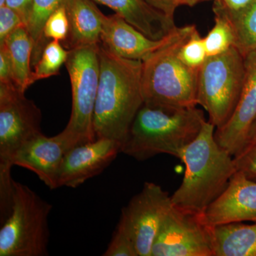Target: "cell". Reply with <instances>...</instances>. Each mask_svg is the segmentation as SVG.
<instances>
[{"label":"cell","instance_id":"cell-35","mask_svg":"<svg viewBox=\"0 0 256 256\" xmlns=\"http://www.w3.org/2000/svg\"><path fill=\"white\" fill-rule=\"evenodd\" d=\"M5 4V0H0V6Z\"/></svg>","mask_w":256,"mask_h":256},{"label":"cell","instance_id":"cell-8","mask_svg":"<svg viewBox=\"0 0 256 256\" xmlns=\"http://www.w3.org/2000/svg\"><path fill=\"white\" fill-rule=\"evenodd\" d=\"M41 110L14 84H0V186L12 184V159L28 141L42 134Z\"/></svg>","mask_w":256,"mask_h":256},{"label":"cell","instance_id":"cell-15","mask_svg":"<svg viewBox=\"0 0 256 256\" xmlns=\"http://www.w3.org/2000/svg\"><path fill=\"white\" fill-rule=\"evenodd\" d=\"M68 150L58 136L48 138L42 133L16 152L12 164L33 172L47 188L56 190L60 164Z\"/></svg>","mask_w":256,"mask_h":256},{"label":"cell","instance_id":"cell-23","mask_svg":"<svg viewBox=\"0 0 256 256\" xmlns=\"http://www.w3.org/2000/svg\"><path fill=\"white\" fill-rule=\"evenodd\" d=\"M214 13V26L204 38L208 57L222 54L235 45L233 30L226 18Z\"/></svg>","mask_w":256,"mask_h":256},{"label":"cell","instance_id":"cell-7","mask_svg":"<svg viewBox=\"0 0 256 256\" xmlns=\"http://www.w3.org/2000/svg\"><path fill=\"white\" fill-rule=\"evenodd\" d=\"M246 77L245 56L235 46L210 56L198 70V106L218 128L230 118L240 97Z\"/></svg>","mask_w":256,"mask_h":256},{"label":"cell","instance_id":"cell-25","mask_svg":"<svg viewBox=\"0 0 256 256\" xmlns=\"http://www.w3.org/2000/svg\"><path fill=\"white\" fill-rule=\"evenodd\" d=\"M68 15L65 6H62L46 20L44 28V36L48 42L56 40L63 43L68 36Z\"/></svg>","mask_w":256,"mask_h":256},{"label":"cell","instance_id":"cell-34","mask_svg":"<svg viewBox=\"0 0 256 256\" xmlns=\"http://www.w3.org/2000/svg\"><path fill=\"white\" fill-rule=\"evenodd\" d=\"M256 143V120L254 122V126L249 132L247 142L244 146V149L246 146H252ZM242 149V150H244Z\"/></svg>","mask_w":256,"mask_h":256},{"label":"cell","instance_id":"cell-19","mask_svg":"<svg viewBox=\"0 0 256 256\" xmlns=\"http://www.w3.org/2000/svg\"><path fill=\"white\" fill-rule=\"evenodd\" d=\"M1 46L5 47L11 60L15 85L22 92H26L34 84L32 69L33 44L26 26H18Z\"/></svg>","mask_w":256,"mask_h":256},{"label":"cell","instance_id":"cell-21","mask_svg":"<svg viewBox=\"0 0 256 256\" xmlns=\"http://www.w3.org/2000/svg\"><path fill=\"white\" fill-rule=\"evenodd\" d=\"M214 12L226 18L233 30L235 46L245 56L256 50V0L247 9L239 12H230L214 4Z\"/></svg>","mask_w":256,"mask_h":256},{"label":"cell","instance_id":"cell-10","mask_svg":"<svg viewBox=\"0 0 256 256\" xmlns=\"http://www.w3.org/2000/svg\"><path fill=\"white\" fill-rule=\"evenodd\" d=\"M151 256H214L210 227L200 216L172 205L160 224Z\"/></svg>","mask_w":256,"mask_h":256},{"label":"cell","instance_id":"cell-14","mask_svg":"<svg viewBox=\"0 0 256 256\" xmlns=\"http://www.w3.org/2000/svg\"><path fill=\"white\" fill-rule=\"evenodd\" d=\"M178 28L159 40H152L130 24L120 15L104 16L100 44L114 55L127 60H142L170 43Z\"/></svg>","mask_w":256,"mask_h":256},{"label":"cell","instance_id":"cell-24","mask_svg":"<svg viewBox=\"0 0 256 256\" xmlns=\"http://www.w3.org/2000/svg\"><path fill=\"white\" fill-rule=\"evenodd\" d=\"M178 56L184 63L192 68L200 69L206 62L207 56L204 38L196 30L182 45Z\"/></svg>","mask_w":256,"mask_h":256},{"label":"cell","instance_id":"cell-5","mask_svg":"<svg viewBox=\"0 0 256 256\" xmlns=\"http://www.w3.org/2000/svg\"><path fill=\"white\" fill-rule=\"evenodd\" d=\"M52 204L14 181L9 216L0 228V256H47Z\"/></svg>","mask_w":256,"mask_h":256},{"label":"cell","instance_id":"cell-26","mask_svg":"<svg viewBox=\"0 0 256 256\" xmlns=\"http://www.w3.org/2000/svg\"><path fill=\"white\" fill-rule=\"evenodd\" d=\"M104 256H138L132 239L122 228L116 226Z\"/></svg>","mask_w":256,"mask_h":256},{"label":"cell","instance_id":"cell-22","mask_svg":"<svg viewBox=\"0 0 256 256\" xmlns=\"http://www.w3.org/2000/svg\"><path fill=\"white\" fill-rule=\"evenodd\" d=\"M68 50L60 42L52 40L47 44L40 60L34 66L32 82L58 75L68 58Z\"/></svg>","mask_w":256,"mask_h":256},{"label":"cell","instance_id":"cell-6","mask_svg":"<svg viewBox=\"0 0 256 256\" xmlns=\"http://www.w3.org/2000/svg\"><path fill=\"white\" fill-rule=\"evenodd\" d=\"M99 44L68 50L65 66L72 86V112L68 124L56 134L68 150L96 140L94 118L100 78Z\"/></svg>","mask_w":256,"mask_h":256},{"label":"cell","instance_id":"cell-30","mask_svg":"<svg viewBox=\"0 0 256 256\" xmlns=\"http://www.w3.org/2000/svg\"><path fill=\"white\" fill-rule=\"evenodd\" d=\"M256 0H214V4L230 12H239L247 9Z\"/></svg>","mask_w":256,"mask_h":256},{"label":"cell","instance_id":"cell-13","mask_svg":"<svg viewBox=\"0 0 256 256\" xmlns=\"http://www.w3.org/2000/svg\"><path fill=\"white\" fill-rule=\"evenodd\" d=\"M200 218L210 227L237 222H256V182L236 171L226 188Z\"/></svg>","mask_w":256,"mask_h":256},{"label":"cell","instance_id":"cell-32","mask_svg":"<svg viewBox=\"0 0 256 256\" xmlns=\"http://www.w3.org/2000/svg\"><path fill=\"white\" fill-rule=\"evenodd\" d=\"M31 1L32 0H5V4L14 10L21 16L25 24Z\"/></svg>","mask_w":256,"mask_h":256},{"label":"cell","instance_id":"cell-2","mask_svg":"<svg viewBox=\"0 0 256 256\" xmlns=\"http://www.w3.org/2000/svg\"><path fill=\"white\" fill-rule=\"evenodd\" d=\"M215 130V126L206 121L178 158L186 169L182 182L171 196L172 203L192 214H203L237 171L234 156L216 140Z\"/></svg>","mask_w":256,"mask_h":256},{"label":"cell","instance_id":"cell-1","mask_svg":"<svg viewBox=\"0 0 256 256\" xmlns=\"http://www.w3.org/2000/svg\"><path fill=\"white\" fill-rule=\"evenodd\" d=\"M100 78L94 110L96 138L124 146L138 111L144 104L142 60L114 55L99 44ZM122 149V148H121Z\"/></svg>","mask_w":256,"mask_h":256},{"label":"cell","instance_id":"cell-3","mask_svg":"<svg viewBox=\"0 0 256 256\" xmlns=\"http://www.w3.org/2000/svg\"><path fill=\"white\" fill-rule=\"evenodd\" d=\"M196 107L159 108L144 105L136 114L121 152L144 161L160 154L180 158L206 122Z\"/></svg>","mask_w":256,"mask_h":256},{"label":"cell","instance_id":"cell-18","mask_svg":"<svg viewBox=\"0 0 256 256\" xmlns=\"http://www.w3.org/2000/svg\"><path fill=\"white\" fill-rule=\"evenodd\" d=\"M214 256H256V222L210 227Z\"/></svg>","mask_w":256,"mask_h":256},{"label":"cell","instance_id":"cell-31","mask_svg":"<svg viewBox=\"0 0 256 256\" xmlns=\"http://www.w3.org/2000/svg\"><path fill=\"white\" fill-rule=\"evenodd\" d=\"M153 8L174 20L176 6L174 0H146Z\"/></svg>","mask_w":256,"mask_h":256},{"label":"cell","instance_id":"cell-16","mask_svg":"<svg viewBox=\"0 0 256 256\" xmlns=\"http://www.w3.org/2000/svg\"><path fill=\"white\" fill-rule=\"evenodd\" d=\"M92 1L110 8L116 14L152 40H161L178 28L174 20L153 8L146 0Z\"/></svg>","mask_w":256,"mask_h":256},{"label":"cell","instance_id":"cell-20","mask_svg":"<svg viewBox=\"0 0 256 256\" xmlns=\"http://www.w3.org/2000/svg\"><path fill=\"white\" fill-rule=\"evenodd\" d=\"M66 0H32L25 26L33 44L32 66L36 65L41 58L47 44L44 36V28L48 18L56 10L65 5Z\"/></svg>","mask_w":256,"mask_h":256},{"label":"cell","instance_id":"cell-9","mask_svg":"<svg viewBox=\"0 0 256 256\" xmlns=\"http://www.w3.org/2000/svg\"><path fill=\"white\" fill-rule=\"evenodd\" d=\"M172 206L168 192L156 183L146 182L122 208L117 226L132 239L138 256H151L160 224Z\"/></svg>","mask_w":256,"mask_h":256},{"label":"cell","instance_id":"cell-33","mask_svg":"<svg viewBox=\"0 0 256 256\" xmlns=\"http://www.w3.org/2000/svg\"><path fill=\"white\" fill-rule=\"evenodd\" d=\"M208 1H214V0H176L175 4L178 8L180 6H194L200 3Z\"/></svg>","mask_w":256,"mask_h":256},{"label":"cell","instance_id":"cell-27","mask_svg":"<svg viewBox=\"0 0 256 256\" xmlns=\"http://www.w3.org/2000/svg\"><path fill=\"white\" fill-rule=\"evenodd\" d=\"M234 159L237 171L256 182V143L244 148Z\"/></svg>","mask_w":256,"mask_h":256},{"label":"cell","instance_id":"cell-29","mask_svg":"<svg viewBox=\"0 0 256 256\" xmlns=\"http://www.w3.org/2000/svg\"><path fill=\"white\" fill-rule=\"evenodd\" d=\"M14 84L11 60L4 46H0V84Z\"/></svg>","mask_w":256,"mask_h":256},{"label":"cell","instance_id":"cell-12","mask_svg":"<svg viewBox=\"0 0 256 256\" xmlns=\"http://www.w3.org/2000/svg\"><path fill=\"white\" fill-rule=\"evenodd\" d=\"M246 77L237 105L228 120L216 128L215 139L235 156L244 149L256 120V50L245 56Z\"/></svg>","mask_w":256,"mask_h":256},{"label":"cell","instance_id":"cell-28","mask_svg":"<svg viewBox=\"0 0 256 256\" xmlns=\"http://www.w3.org/2000/svg\"><path fill=\"white\" fill-rule=\"evenodd\" d=\"M23 24V20L14 10L6 4L0 6V45L3 44L16 28Z\"/></svg>","mask_w":256,"mask_h":256},{"label":"cell","instance_id":"cell-11","mask_svg":"<svg viewBox=\"0 0 256 256\" xmlns=\"http://www.w3.org/2000/svg\"><path fill=\"white\" fill-rule=\"evenodd\" d=\"M119 142L106 138L79 144L66 152L60 164L56 188H76L100 174L121 152Z\"/></svg>","mask_w":256,"mask_h":256},{"label":"cell","instance_id":"cell-17","mask_svg":"<svg viewBox=\"0 0 256 256\" xmlns=\"http://www.w3.org/2000/svg\"><path fill=\"white\" fill-rule=\"evenodd\" d=\"M69 22L68 36L62 44L66 50L100 44L105 14L92 0H66L65 5Z\"/></svg>","mask_w":256,"mask_h":256},{"label":"cell","instance_id":"cell-4","mask_svg":"<svg viewBox=\"0 0 256 256\" xmlns=\"http://www.w3.org/2000/svg\"><path fill=\"white\" fill-rule=\"evenodd\" d=\"M196 30L195 25L178 28L170 43L142 60L144 105L159 108H190L198 106L200 69L188 66L178 56L182 45Z\"/></svg>","mask_w":256,"mask_h":256},{"label":"cell","instance_id":"cell-36","mask_svg":"<svg viewBox=\"0 0 256 256\" xmlns=\"http://www.w3.org/2000/svg\"><path fill=\"white\" fill-rule=\"evenodd\" d=\"M174 1H176V0H174Z\"/></svg>","mask_w":256,"mask_h":256}]
</instances>
